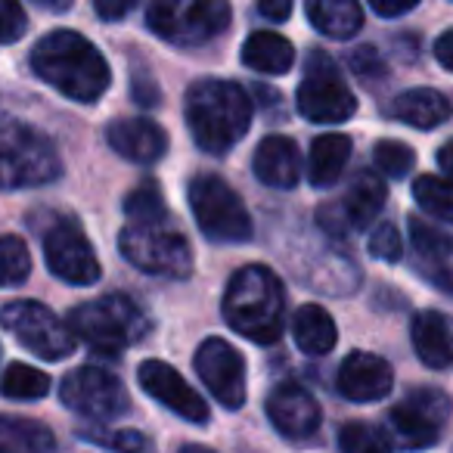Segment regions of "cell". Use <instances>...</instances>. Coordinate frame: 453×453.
Instances as JSON below:
<instances>
[{
  "label": "cell",
  "instance_id": "obj_24",
  "mask_svg": "<svg viewBox=\"0 0 453 453\" xmlns=\"http://www.w3.org/2000/svg\"><path fill=\"white\" fill-rule=\"evenodd\" d=\"M292 339L311 357H320V354H329L335 348V339H339V329H335L333 317L326 314V308L320 304H302L296 311V320H292Z\"/></svg>",
  "mask_w": 453,
  "mask_h": 453
},
{
  "label": "cell",
  "instance_id": "obj_44",
  "mask_svg": "<svg viewBox=\"0 0 453 453\" xmlns=\"http://www.w3.org/2000/svg\"><path fill=\"white\" fill-rule=\"evenodd\" d=\"M35 4H41V7H50V10H63L69 0H35Z\"/></svg>",
  "mask_w": 453,
  "mask_h": 453
},
{
  "label": "cell",
  "instance_id": "obj_2",
  "mask_svg": "<svg viewBox=\"0 0 453 453\" xmlns=\"http://www.w3.org/2000/svg\"><path fill=\"white\" fill-rule=\"evenodd\" d=\"M187 125L199 150L224 156L252 125V100L234 81L202 78L187 90Z\"/></svg>",
  "mask_w": 453,
  "mask_h": 453
},
{
  "label": "cell",
  "instance_id": "obj_10",
  "mask_svg": "<svg viewBox=\"0 0 453 453\" xmlns=\"http://www.w3.org/2000/svg\"><path fill=\"white\" fill-rule=\"evenodd\" d=\"M0 323L32 354L44 360H63L75 351V335L69 323H63L47 304L41 302H10L0 311Z\"/></svg>",
  "mask_w": 453,
  "mask_h": 453
},
{
  "label": "cell",
  "instance_id": "obj_35",
  "mask_svg": "<svg viewBox=\"0 0 453 453\" xmlns=\"http://www.w3.org/2000/svg\"><path fill=\"white\" fill-rule=\"evenodd\" d=\"M81 438L115 453H143L146 438L134 428H81Z\"/></svg>",
  "mask_w": 453,
  "mask_h": 453
},
{
  "label": "cell",
  "instance_id": "obj_7",
  "mask_svg": "<svg viewBox=\"0 0 453 453\" xmlns=\"http://www.w3.org/2000/svg\"><path fill=\"white\" fill-rule=\"evenodd\" d=\"M189 208L199 230L214 242L252 240V218L234 187L214 174H196L187 187Z\"/></svg>",
  "mask_w": 453,
  "mask_h": 453
},
{
  "label": "cell",
  "instance_id": "obj_15",
  "mask_svg": "<svg viewBox=\"0 0 453 453\" xmlns=\"http://www.w3.org/2000/svg\"><path fill=\"white\" fill-rule=\"evenodd\" d=\"M385 205V183L379 171H364L354 177L345 199L335 205L320 208V226L326 234H348V230H364L379 218Z\"/></svg>",
  "mask_w": 453,
  "mask_h": 453
},
{
  "label": "cell",
  "instance_id": "obj_9",
  "mask_svg": "<svg viewBox=\"0 0 453 453\" xmlns=\"http://www.w3.org/2000/svg\"><path fill=\"white\" fill-rule=\"evenodd\" d=\"M298 112L317 125L348 121L357 112V96L323 50H314L304 63V78L298 84Z\"/></svg>",
  "mask_w": 453,
  "mask_h": 453
},
{
  "label": "cell",
  "instance_id": "obj_21",
  "mask_svg": "<svg viewBox=\"0 0 453 453\" xmlns=\"http://www.w3.org/2000/svg\"><path fill=\"white\" fill-rule=\"evenodd\" d=\"M255 174L261 183L273 189H292L302 180V156L296 140L289 137H265L255 152Z\"/></svg>",
  "mask_w": 453,
  "mask_h": 453
},
{
  "label": "cell",
  "instance_id": "obj_25",
  "mask_svg": "<svg viewBox=\"0 0 453 453\" xmlns=\"http://www.w3.org/2000/svg\"><path fill=\"white\" fill-rule=\"evenodd\" d=\"M308 19L326 38L348 41L360 32L364 13L357 0H308Z\"/></svg>",
  "mask_w": 453,
  "mask_h": 453
},
{
  "label": "cell",
  "instance_id": "obj_43",
  "mask_svg": "<svg viewBox=\"0 0 453 453\" xmlns=\"http://www.w3.org/2000/svg\"><path fill=\"white\" fill-rule=\"evenodd\" d=\"M438 165H441V171L447 174V180H453V140L438 150Z\"/></svg>",
  "mask_w": 453,
  "mask_h": 453
},
{
  "label": "cell",
  "instance_id": "obj_8",
  "mask_svg": "<svg viewBox=\"0 0 453 453\" xmlns=\"http://www.w3.org/2000/svg\"><path fill=\"white\" fill-rule=\"evenodd\" d=\"M119 249L125 255V261H131L143 273L183 280L193 271L189 242L177 230H168L165 224H127L119 236Z\"/></svg>",
  "mask_w": 453,
  "mask_h": 453
},
{
  "label": "cell",
  "instance_id": "obj_30",
  "mask_svg": "<svg viewBox=\"0 0 453 453\" xmlns=\"http://www.w3.org/2000/svg\"><path fill=\"white\" fill-rule=\"evenodd\" d=\"M413 196L426 214L453 224V180L434 174H422L413 180Z\"/></svg>",
  "mask_w": 453,
  "mask_h": 453
},
{
  "label": "cell",
  "instance_id": "obj_27",
  "mask_svg": "<svg viewBox=\"0 0 453 453\" xmlns=\"http://www.w3.org/2000/svg\"><path fill=\"white\" fill-rule=\"evenodd\" d=\"M351 158V137L345 134H323L311 143L308 180L314 187H333Z\"/></svg>",
  "mask_w": 453,
  "mask_h": 453
},
{
  "label": "cell",
  "instance_id": "obj_1",
  "mask_svg": "<svg viewBox=\"0 0 453 453\" xmlns=\"http://www.w3.org/2000/svg\"><path fill=\"white\" fill-rule=\"evenodd\" d=\"M32 69L44 84L75 103H96L109 90V63L84 35L59 28L32 50Z\"/></svg>",
  "mask_w": 453,
  "mask_h": 453
},
{
  "label": "cell",
  "instance_id": "obj_23",
  "mask_svg": "<svg viewBox=\"0 0 453 453\" xmlns=\"http://www.w3.org/2000/svg\"><path fill=\"white\" fill-rule=\"evenodd\" d=\"M413 348L419 360L432 370H447L453 364V329L438 311H422L413 320Z\"/></svg>",
  "mask_w": 453,
  "mask_h": 453
},
{
  "label": "cell",
  "instance_id": "obj_16",
  "mask_svg": "<svg viewBox=\"0 0 453 453\" xmlns=\"http://www.w3.org/2000/svg\"><path fill=\"white\" fill-rule=\"evenodd\" d=\"M137 379L152 401L165 403V407L180 416V419L196 422V426H205L208 422V403L202 401V395H196L193 385H189L171 364L146 360V364H140Z\"/></svg>",
  "mask_w": 453,
  "mask_h": 453
},
{
  "label": "cell",
  "instance_id": "obj_12",
  "mask_svg": "<svg viewBox=\"0 0 453 453\" xmlns=\"http://www.w3.org/2000/svg\"><path fill=\"white\" fill-rule=\"evenodd\" d=\"M59 397L69 410L88 419H115L127 413V391L119 376L100 366H78L59 385Z\"/></svg>",
  "mask_w": 453,
  "mask_h": 453
},
{
  "label": "cell",
  "instance_id": "obj_18",
  "mask_svg": "<svg viewBox=\"0 0 453 453\" xmlns=\"http://www.w3.org/2000/svg\"><path fill=\"white\" fill-rule=\"evenodd\" d=\"M391 382H395L391 366L370 351L348 354L339 366V379H335L342 395H345L348 401H357V403L382 401V397L391 391Z\"/></svg>",
  "mask_w": 453,
  "mask_h": 453
},
{
  "label": "cell",
  "instance_id": "obj_14",
  "mask_svg": "<svg viewBox=\"0 0 453 453\" xmlns=\"http://www.w3.org/2000/svg\"><path fill=\"white\" fill-rule=\"evenodd\" d=\"M196 372L226 410H240L246 403V360L230 342L205 339L196 351Z\"/></svg>",
  "mask_w": 453,
  "mask_h": 453
},
{
  "label": "cell",
  "instance_id": "obj_19",
  "mask_svg": "<svg viewBox=\"0 0 453 453\" xmlns=\"http://www.w3.org/2000/svg\"><path fill=\"white\" fill-rule=\"evenodd\" d=\"M410 249H413L416 267L422 277L432 280L434 286L453 292V240L432 224L419 218H410Z\"/></svg>",
  "mask_w": 453,
  "mask_h": 453
},
{
  "label": "cell",
  "instance_id": "obj_32",
  "mask_svg": "<svg viewBox=\"0 0 453 453\" xmlns=\"http://www.w3.org/2000/svg\"><path fill=\"white\" fill-rule=\"evenodd\" d=\"M342 453H391V438L372 422H348L339 432Z\"/></svg>",
  "mask_w": 453,
  "mask_h": 453
},
{
  "label": "cell",
  "instance_id": "obj_13",
  "mask_svg": "<svg viewBox=\"0 0 453 453\" xmlns=\"http://www.w3.org/2000/svg\"><path fill=\"white\" fill-rule=\"evenodd\" d=\"M44 258H47V267H50L63 283L94 286L96 280H100V261H96L84 230L69 218L57 220L44 234Z\"/></svg>",
  "mask_w": 453,
  "mask_h": 453
},
{
  "label": "cell",
  "instance_id": "obj_40",
  "mask_svg": "<svg viewBox=\"0 0 453 453\" xmlns=\"http://www.w3.org/2000/svg\"><path fill=\"white\" fill-rule=\"evenodd\" d=\"M258 10L265 19L271 22H283L292 13V0H258Z\"/></svg>",
  "mask_w": 453,
  "mask_h": 453
},
{
  "label": "cell",
  "instance_id": "obj_29",
  "mask_svg": "<svg viewBox=\"0 0 453 453\" xmlns=\"http://www.w3.org/2000/svg\"><path fill=\"white\" fill-rule=\"evenodd\" d=\"M0 391L10 401H41L50 391V376L28 364H10L0 379Z\"/></svg>",
  "mask_w": 453,
  "mask_h": 453
},
{
  "label": "cell",
  "instance_id": "obj_33",
  "mask_svg": "<svg viewBox=\"0 0 453 453\" xmlns=\"http://www.w3.org/2000/svg\"><path fill=\"white\" fill-rule=\"evenodd\" d=\"M32 255L19 236H0V286H19L28 280Z\"/></svg>",
  "mask_w": 453,
  "mask_h": 453
},
{
  "label": "cell",
  "instance_id": "obj_42",
  "mask_svg": "<svg viewBox=\"0 0 453 453\" xmlns=\"http://www.w3.org/2000/svg\"><path fill=\"white\" fill-rule=\"evenodd\" d=\"M134 100L143 103V106H156V103L162 100V96H158V88H156V84L137 81V84H134Z\"/></svg>",
  "mask_w": 453,
  "mask_h": 453
},
{
  "label": "cell",
  "instance_id": "obj_34",
  "mask_svg": "<svg viewBox=\"0 0 453 453\" xmlns=\"http://www.w3.org/2000/svg\"><path fill=\"white\" fill-rule=\"evenodd\" d=\"M372 162H376L379 174L407 177V171H413L416 165V152L401 140H379L376 150H372Z\"/></svg>",
  "mask_w": 453,
  "mask_h": 453
},
{
  "label": "cell",
  "instance_id": "obj_38",
  "mask_svg": "<svg viewBox=\"0 0 453 453\" xmlns=\"http://www.w3.org/2000/svg\"><path fill=\"white\" fill-rule=\"evenodd\" d=\"M134 4H137V0H94V10H96V16H100V19L119 22V19H125V16L131 13Z\"/></svg>",
  "mask_w": 453,
  "mask_h": 453
},
{
  "label": "cell",
  "instance_id": "obj_22",
  "mask_svg": "<svg viewBox=\"0 0 453 453\" xmlns=\"http://www.w3.org/2000/svg\"><path fill=\"white\" fill-rule=\"evenodd\" d=\"M388 112L395 115L397 121H407V125L419 127V131H432V127H441L447 119L453 115V106L444 94L432 88H413L403 90L391 100Z\"/></svg>",
  "mask_w": 453,
  "mask_h": 453
},
{
  "label": "cell",
  "instance_id": "obj_39",
  "mask_svg": "<svg viewBox=\"0 0 453 453\" xmlns=\"http://www.w3.org/2000/svg\"><path fill=\"white\" fill-rule=\"evenodd\" d=\"M416 4H419V0H370V7L376 10L379 16H385V19H395V16L410 13Z\"/></svg>",
  "mask_w": 453,
  "mask_h": 453
},
{
  "label": "cell",
  "instance_id": "obj_31",
  "mask_svg": "<svg viewBox=\"0 0 453 453\" xmlns=\"http://www.w3.org/2000/svg\"><path fill=\"white\" fill-rule=\"evenodd\" d=\"M125 214L131 224H165V218H168V205H165V196L162 189H158V183L146 180L140 183V187L131 189V196L125 199Z\"/></svg>",
  "mask_w": 453,
  "mask_h": 453
},
{
  "label": "cell",
  "instance_id": "obj_45",
  "mask_svg": "<svg viewBox=\"0 0 453 453\" xmlns=\"http://www.w3.org/2000/svg\"><path fill=\"white\" fill-rule=\"evenodd\" d=\"M180 453H214V450H208V447H199V444H189V447H183Z\"/></svg>",
  "mask_w": 453,
  "mask_h": 453
},
{
  "label": "cell",
  "instance_id": "obj_3",
  "mask_svg": "<svg viewBox=\"0 0 453 453\" xmlns=\"http://www.w3.org/2000/svg\"><path fill=\"white\" fill-rule=\"evenodd\" d=\"M286 292L277 273L249 265L230 280L224 296V320L230 329L258 345H273L283 335Z\"/></svg>",
  "mask_w": 453,
  "mask_h": 453
},
{
  "label": "cell",
  "instance_id": "obj_17",
  "mask_svg": "<svg viewBox=\"0 0 453 453\" xmlns=\"http://www.w3.org/2000/svg\"><path fill=\"white\" fill-rule=\"evenodd\" d=\"M267 416H271L273 428L286 438H308L320 426V407H317L314 395L302 385H277L267 395Z\"/></svg>",
  "mask_w": 453,
  "mask_h": 453
},
{
  "label": "cell",
  "instance_id": "obj_6",
  "mask_svg": "<svg viewBox=\"0 0 453 453\" xmlns=\"http://www.w3.org/2000/svg\"><path fill=\"white\" fill-rule=\"evenodd\" d=\"M146 22L162 41L174 47H199L230 26L226 0H150Z\"/></svg>",
  "mask_w": 453,
  "mask_h": 453
},
{
  "label": "cell",
  "instance_id": "obj_26",
  "mask_svg": "<svg viewBox=\"0 0 453 453\" xmlns=\"http://www.w3.org/2000/svg\"><path fill=\"white\" fill-rule=\"evenodd\" d=\"M0 453H57V438L38 419L0 416Z\"/></svg>",
  "mask_w": 453,
  "mask_h": 453
},
{
  "label": "cell",
  "instance_id": "obj_11",
  "mask_svg": "<svg viewBox=\"0 0 453 453\" xmlns=\"http://www.w3.org/2000/svg\"><path fill=\"white\" fill-rule=\"evenodd\" d=\"M450 413L453 403L441 388H416L391 410V434L407 450H422L441 438Z\"/></svg>",
  "mask_w": 453,
  "mask_h": 453
},
{
  "label": "cell",
  "instance_id": "obj_4",
  "mask_svg": "<svg viewBox=\"0 0 453 453\" xmlns=\"http://www.w3.org/2000/svg\"><path fill=\"white\" fill-rule=\"evenodd\" d=\"M69 329L94 351L119 354L150 333V317L127 296H106L78 304L69 314Z\"/></svg>",
  "mask_w": 453,
  "mask_h": 453
},
{
  "label": "cell",
  "instance_id": "obj_41",
  "mask_svg": "<svg viewBox=\"0 0 453 453\" xmlns=\"http://www.w3.org/2000/svg\"><path fill=\"white\" fill-rule=\"evenodd\" d=\"M434 59H438L447 72H453V28L434 41Z\"/></svg>",
  "mask_w": 453,
  "mask_h": 453
},
{
  "label": "cell",
  "instance_id": "obj_20",
  "mask_svg": "<svg viewBox=\"0 0 453 453\" xmlns=\"http://www.w3.org/2000/svg\"><path fill=\"white\" fill-rule=\"evenodd\" d=\"M106 140L121 158L152 165L168 150V134L146 119H119L106 127Z\"/></svg>",
  "mask_w": 453,
  "mask_h": 453
},
{
  "label": "cell",
  "instance_id": "obj_5",
  "mask_svg": "<svg viewBox=\"0 0 453 453\" xmlns=\"http://www.w3.org/2000/svg\"><path fill=\"white\" fill-rule=\"evenodd\" d=\"M63 165L53 143L35 127L0 119V189L44 187L57 180Z\"/></svg>",
  "mask_w": 453,
  "mask_h": 453
},
{
  "label": "cell",
  "instance_id": "obj_36",
  "mask_svg": "<svg viewBox=\"0 0 453 453\" xmlns=\"http://www.w3.org/2000/svg\"><path fill=\"white\" fill-rule=\"evenodd\" d=\"M370 255H372V258H379V261H388V265H395V261L403 258V240H401V234H397L395 224L382 220V224L372 230Z\"/></svg>",
  "mask_w": 453,
  "mask_h": 453
},
{
  "label": "cell",
  "instance_id": "obj_37",
  "mask_svg": "<svg viewBox=\"0 0 453 453\" xmlns=\"http://www.w3.org/2000/svg\"><path fill=\"white\" fill-rule=\"evenodd\" d=\"M28 19L19 0H0V44H13L26 35Z\"/></svg>",
  "mask_w": 453,
  "mask_h": 453
},
{
  "label": "cell",
  "instance_id": "obj_28",
  "mask_svg": "<svg viewBox=\"0 0 453 453\" xmlns=\"http://www.w3.org/2000/svg\"><path fill=\"white\" fill-rule=\"evenodd\" d=\"M242 63L252 72L261 75H283L296 63V50L292 44L277 32H255L252 38L242 44Z\"/></svg>",
  "mask_w": 453,
  "mask_h": 453
}]
</instances>
